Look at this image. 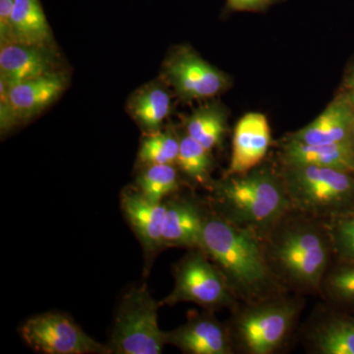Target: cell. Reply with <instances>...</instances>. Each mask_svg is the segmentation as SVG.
<instances>
[{
	"label": "cell",
	"mask_w": 354,
	"mask_h": 354,
	"mask_svg": "<svg viewBox=\"0 0 354 354\" xmlns=\"http://www.w3.org/2000/svg\"><path fill=\"white\" fill-rule=\"evenodd\" d=\"M285 0H227L223 12H265L274 4Z\"/></svg>",
	"instance_id": "27"
},
{
	"label": "cell",
	"mask_w": 354,
	"mask_h": 354,
	"mask_svg": "<svg viewBox=\"0 0 354 354\" xmlns=\"http://www.w3.org/2000/svg\"><path fill=\"white\" fill-rule=\"evenodd\" d=\"M272 143L271 128L265 114L249 113L234 128L232 158L223 176H239L262 164Z\"/></svg>",
	"instance_id": "13"
},
{
	"label": "cell",
	"mask_w": 354,
	"mask_h": 354,
	"mask_svg": "<svg viewBox=\"0 0 354 354\" xmlns=\"http://www.w3.org/2000/svg\"><path fill=\"white\" fill-rule=\"evenodd\" d=\"M211 185L215 213L260 241L292 209L279 171L264 162Z\"/></svg>",
	"instance_id": "3"
},
{
	"label": "cell",
	"mask_w": 354,
	"mask_h": 354,
	"mask_svg": "<svg viewBox=\"0 0 354 354\" xmlns=\"http://www.w3.org/2000/svg\"><path fill=\"white\" fill-rule=\"evenodd\" d=\"M66 72L23 81L11 87L0 82V128L7 133L44 113L68 87Z\"/></svg>",
	"instance_id": "9"
},
{
	"label": "cell",
	"mask_w": 354,
	"mask_h": 354,
	"mask_svg": "<svg viewBox=\"0 0 354 354\" xmlns=\"http://www.w3.org/2000/svg\"><path fill=\"white\" fill-rule=\"evenodd\" d=\"M319 295L335 308L354 312V262L334 260L324 277Z\"/></svg>",
	"instance_id": "22"
},
{
	"label": "cell",
	"mask_w": 354,
	"mask_h": 354,
	"mask_svg": "<svg viewBox=\"0 0 354 354\" xmlns=\"http://www.w3.org/2000/svg\"><path fill=\"white\" fill-rule=\"evenodd\" d=\"M137 184L140 192L153 203H162L165 197L179 187L174 165H147V169L139 174Z\"/></svg>",
	"instance_id": "24"
},
{
	"label": "cell",
	"mask_w": 354,
	"mask_h": 354,
	"mask_svg": "<svg viewBox=\"0 0 354 354\" xmlns=\"http://www.w3.org/2000/svg\"><path fill=\"white\" fill-rule=\"evenodd\" d=\"M301 335L310 353L354 354V312L327 304L317 307Z\"/></svg>",
	"instance_id": "11"
},
{
	"label": "cell",
	"mask_w": 354,
	"mask_h": 354,
	"mask_svg": "<svg viewBox=\"0 0 354 354\" xmlns=\"http://www.w3.org/2000/svg\"><path fill=\"white\" fill-rule=\"evenodd\" d=\"M122 207L147 250H157L162 247L167 204L150 201L141 192H130L123 195Z\"/></svg>",
	"instance_id": "19"
},
{
	"label": "cell",
	"mask_w": 354,
	"mask_h": 354,
	"mask_svg": "<svg viewBox=\"0 0 354 354\" xmlns=\"http://www.w3.org/2000/svg\"><path fill=\"white\" fill-rule=\"evenodd\" d=\"M174 279V290L160 304L192 302L213 311L232 310L239 304L227 279L201 249H195L176 265Z\"/></svg>",
	"instance_id": "7"
},
{
	"label": "cell",
	"mask_w": 354,
	"mask_h": 354,
	"mask_svg": "<svg viewBox=\"0 0 354 354\" xmlns=\"http://www.w3.org/2000/svg\"><path fill=\"white\" fill-rule=\"evenodd\" d=\"M335 261L354 262V209L326 221Z\"/></svg>",
	"instance_id": "26"
},
{
	"label": "cell",
	"mask_w": 354,
	"mask_h": 354,
	"mask_svg": "<svg viewBox=\"0 0 354 354\" xmlns=\"http://www.w3.org/2000/svg\"><path fill=\"white\" fill-rule=\"evenodd\" d=\"M179 141L180 146L176 164L178 169L195 183L211 185V172L213 171L211 151L207 150L186 133Z\"/></svg>",
	"instance_id": "23"
},
{
	"label": "cell",
	"mask_w": 354,
	"mask_h": 354,
	"mask_svg": "<svg viewBox=\"0 0 354 354\" xmlns=\"http://www.w3.org/2000/svg\"><path fill=\"white\" fill-rule=\"evenodd\" d=\"M11 34L12 43L53 46V31L41 0H15L11 15Z\"/></svg>",
	"instance_id": "20"
},
{
	"label": "cell",
	"mask_w": 354,
	"mask_h": 354,
	"mask_svg": "<svg viewBox=\"0 0 354 354\" xmlns=\"http://www.w3.org/2000/svg\"><path fill=\"white\" fill-rule=\"evenodd\" d=\"M353 109L342 94L311 123L288 137L305 144L348 143L353 142Z\"/></svg>",
	"instance_id": "15"
},
{
	"label": "cell",
	"mask_w": 354,
	"mask_h": 354,
	"mask_svg": "<svg viewBox=\"0 0 354 354\" xmlns=\"http://www.w3.org/2000/svg\"><path fill=\"white\" fill-rule=\"evenodd\" d=\"M64 71L55 46L12 43L0 50V82L6 87L48 74Z\"/></svg>",
	"instance_id": "12"
},
{
	"label": "cell",
	"mask_w": 354,
	"mask_h": 354,
	"mask_svg": "<svg viewBox=\"0 0 354 354\" xmlns=\"http://www.w3.org/2000/svg\"><path fill=\"white\" fill-rule=\"evenodd\" d=\"M205 218L193 202L176 200L167 204L162 223V246L201 249Z\"/></svg>",
	"instance_id": "17"
},
{
	"label": "cell",
	"mask_w": 354,
	"mask_h": 354,
	"mask_svg": "<svg viewBox=\"0 0 354 354\" xmlns=\"http://www.w3.org/2000/svg\"><path fill=\"white\" fill-rule=\"evenodd\" d=\"M344 93L342 95L346 97L349 104L354 111V64L351 67L344 83Z\"/></svg>",
	"instance_id": "29"
},
{
	"label": "cell",
	"mask_w": 354,
	"mask_h": 354,
	"mask_svg": "<svg viewBox=\"0 0 354 354\" xmlns=\"http://www.w3.org/2000/svg\"><path fill=\"white\" fill-rule=\"evenodd\" d=\"M169 88L160 79L139 88L128 100V113L148 134L160 131L162 123L171 113Z\"/></svg>",
	"instance_id": "18"
},
{
	"label": "cell",
	"mask_w": 354,
	"mask_h": 354,
	"mask_svg": "<svg viewBox=\"0 0 354 354\" xmlns=\"http://www.w3.org/2000/svg\"><path fill=\"white\" fill-rule=\"evenodd\" d=\"M201 250L215 263L239 304L288 292L268 266L260 239L215 212L205 218Z\"/></svg>",
	"instance_id": "2"
},
{
	"label": "cell",
	"mask_w": 354,
	"mask_h": 354,
	"mask_svg": "<svg viewBox=\"0 0 354 354\" xmlns=\"http://www.w3.org/2000/svg\"><path fill=\"white\" fill-rule=\"evenodd\" d=\"M281 293L232 309L227 329L234 351L274 354L290 342L305 306L302 295Z\"/></svg>",
	"instance_id": "4"
},
{
	"label": "cell",
	"mask_w": 354,
	"mask_h": 354,
	"mask_svg": "<svg viewBox=\"0 0 354 354\" xmlns=\"http://www.w3.org/2000/svg\"><path fill=\"white\" fill-rule=\"evenodd\" d=\"M281 165H310L354 172L353 142L342 144H305L283 140L279 151Z\"/></svg>",
	"instance_id": "16"
},
{
	"label": "cell",
	"mask_w": 354,
	"mask_h": 354,
	"mask_svg": "<svg viewBox=\"0 0 354 354\" xmlns=\"http://www.w3.org/2000/svg\"><path fill=\"white\" fill-rule=\"evenodd\" d=\"M160 304L146 286L128 291L115 317L111 351L120 354H160L167 344V333L158 325Z\"/></svg>",
	"instance_id": "6"
},
{
	"label": "cell",
	"mask_w": 354,
	"mask_h": 354,
	"mask_svg": "<svg viewBox=\"0 0 354 354\" xmlns=\"http://www.w3.org/2000/svg\"><path fill=\"white\" fill-rule=\"evenodd\" d=\"M167 344L189 354H232L234 344L227 326L213 314L192 317L187 323L167 333Z\"/></svg>",
	"instance_id": "14"
},
{
	"label": "cell",
	"mask_w": 354,
	"mask_h": 354,
	"mask_svg": "<svg viewBox=\"0 0 354 354\" xmlns=\"http://www.w3.org/2000/svg\"><path fill=\"white\" fill-rule=\"evenodd\" d=\"M162 79L183 102L212 99L232 85L227 74L209 64L187 44L169 51L162 64Z\"/></svg>",
	"instance_id": "8"
},
{
	"label": "cell",
	"mask_w": 354,
	"mask_h": 354,
	"mask_svg": "<svg viewBox=\"0 0 354 354\" xmlns=\"http://www.w3.org/2000/svg\"><path fill=\"white\" fill-rule=\"evenodd\" d=\"M293 209L324 221L354 209V172L310 165H281Z\"/></svg>",
	"instance_id": "5"
},
{
	"label": "cell",
	"mask_w": 354,
	"mask_h": 354,
	"mask_svg": "<svg viewBox=\"0 0 354 354\" xmlns=\"http://www.w3.org/2000/svg\"><path fill=\"white\" fill-rule=\"evenodd\" d=\"M353 146H354V120L353 123Z\"/></svg>",
	"instance_id": "30"
},
{
	"label": "cell",
	"mask_w": 354,
	"mask_h": 354,
	"mask_svg": "<svg viewBox=\"0 0 354 354\" xmlns=\"http://www.w3.org/2000/svg\"><path fill=\"white\" fill-rule=\"evenodd\" d=\"M261 244L268 266L288 292L319 295L335 260L326 221L291 209Z\"/></svg>",
	"instance_id": "1"
},
{
	"label": "cell",
	"mask_w": 354,
	"mask_h": 354,
	"mask_svg": "<svg viewBox=\"0 0 354 354\" xmlns=\"http://www.w3.org/2000/svg\"><path fill=\"white\" fill-rule=\"evenodd\" d=\"M15 0H0V41L1 46L12 43L11 15Z\"/></svg>",
	"instance_id": "28"
},
{
	"label": "cell",
	"mask_w": 354,
	"mask_h": 354,
	"mask_svg": "<svg viewBox=\"0 0 354 354\" xmlns=\"http://www.w3.org/2000/svg\"><path fill=\"white\" fill-rule=\"evenodd\" d=\"M21 335L39 353L46 354H106L111 348L95 342L69 317L60 313H46L29 319Z\"/></svg>",
	"instance_id": "10"
},
{
	"label": "cell",
	"mask_w": 354,
	"mask_h": 354,
	"mask_svg": "<svg viewBox=\"0 0 354 354\" xmlns=\"http://www.w3.org/2000/svg\"><path fill=\"white\" fill-rule=\"evenodd\" d=\"M180 141L171 131L147 135L139 150V160L144 165H176Z\"/></svg>",
	"instance_id": "25"
},
{
	"label": "cell",
	"mask_w": 354,
	"mask_h": 354,
	"mask_svg": "<svg viewBox=\"0 0 354 354\" xmlns=\"http://www.w3.org/2000/svg\"><path fill=\"white\" fill-rule=\"evenodd\" d=\"M228 113L220 102H211L195 109L184 120L185 133L211 151L223 144L227 131Z\"/></svg>",
	"instance_id": "21"
}]
</instances>
